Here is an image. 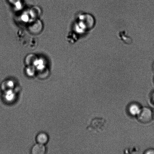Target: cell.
I'll list each match as a JSON object with an SVG mask.
<instances>
[{
    "label": "cell",
    "instance_id": "cell-1",
    "mask_svg": "<svg viewBox=\"0 0 154 154\" xmlns=\"http://www.w3.org/2000/svg\"><path fill=\"white\" fill-rule=\"evenodd\" d=\"M138 117L139 120L141 123H149L153 119V111L150 108H143L138 115Z\"/></svg>",
    "mask_w": 154,
    "mask_h": 154
},
{
    "label": "cell",
    "instance_id": "cell-2",
    "mask_svg": "<svg viewBox=\"0 0 154 154\" xmlns=\"http://www.w3.org/2000/svg\"><path fill=\"white\" fill-rule=\"evenodd\" d=\"M45 152V147L44 145L38 144L35 145L31 150L33 154H43Z\"/></svg>",
    "mask_w": 154,
    "mask_h": 154
},
{
    "label": "cell",
    "instance_id": "cell-3",
    "mask_svg": "<svg viewBox=\"0 0 154 154\" xmlns=\"http://www.w3.org/2000/svg\"><path fill=\"white\" fill-rule=\"evenodd\" d=\"M141 110V108L136 103L131 104L129 107V112L133 116L138 115Z\"/></svg>",
    "mask_w": 154,
    "mask_h": 154
},
{
    "label": "cell",
    "instance_id": "cell-4",
    "mask_svg": "<svg viewBox=\"0 0 154 154\" xmlns=\"http://www.w3.org/2000/svg\"><path fill=\"white\" fill-rule=\"evenodd\" d=\"M37 141L38 144H45L48 141V137L47 135L45 133H41L37 135Z\"/></svg>",
    "mask_w": 154,
    "mask_h": 154
},
{
    "label": "cell",
    "instance_id": "cell-5",
    "mask_svg": "<svg viewBox=\"0 0 154 154\" xmlns=\"http://www.w3.org/2000/svg\"><path fill=\"white\" fill-rule=\"evenodd\" d=\"M31 69V71L28 68L27 69V73H28V74L30 75H34V69L30 67Z\"/></svg>",
    "mask_w": 154,
    "mask_h": 154
},
{
    "label": "cell",
    "instance_id": "cell-6",
    "mask_svg": "<svg viewBox=\"0 0 154 154\" xmlns=\"http://www.w3.org/2000/svg\"><path fill=\"white\" fill-rule=\"evenodd\" d=\"M146 154H154V149H150V150H148L146 152Z\"/></svg>",
    "mask_w": 154,
    "mask_h": 154
},
{
    "label": "cell",
    "instance_id": "cell-7",
    "mask_svg": "<svg viewBox=\"0 0 154 154\" xmlns=\"http://www.w3.org/2000/svg\"><path fill=\"white\" fill-rule=\"evenodd\" d=\"M10 2H16V3L19 2V1L20 0H10Z\"/></svg>",
    "mask_w": 154,
    "mask_h": 154
},
{
    "label": "cell",
    "instance_id": "cell-8",
    "mask_svg": "<svg viewBox=\"0 0 154 154\" xmlns=\"http://www.w3.org/2000/svg\"><path fill=\"white\" fill-rule=\"evenodd\" d=\"M152 68H153V70L154 72V61L153 63V65H152Z\"/></svg>",
    "mask_w": 154,
    "mask_h": 154
},
{
    "label": "cell",
    "instance_id": "cell-9",
    "mask_svg": "<svg viewBox=\"0 0 154 154\" xmlns=\"http://www.w3.org/2000/svg\"><path fill=\"white\" fill-rule=\"evenodd\" d=\"M153 100L154 101V94H153Z\"/></svg>",
    "mask_w": 154,
    "mask_h": 154
},
{
    "label": "cell",
    "instance_id": "cell-10",
    "mask_svg": "<svg viewBox=\"0 0 154 154\" xmlns=\"http://www.w3.org/2000/svg\"><path fill=\"white\" fill-rule=\"evenodd\" d=\"M153 118H154V111L153 112Z\"/></svg>",
    "mask_w": 154,
    "mask_h": 154
}]
</instances>
